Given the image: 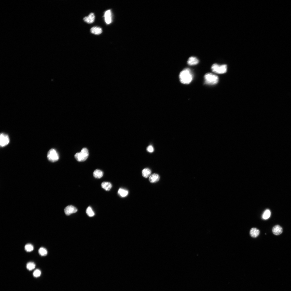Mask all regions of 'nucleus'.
I'll use <instances>...</instances> for the list:
<instances>
[{
	"label": "nucleus",
	"instance_id": "nucleus-21",
	"mask_svg": "<svg viewBox=\"0 0 291 291\" xmlns=\"http://www.w3.org/2000/svg\"><path fill=\"white\" fill-rule=\"evenodd\" d=\"M36 265L33 262H30L27 263L26 265V267L27 269L29 271H31L34 270L35 268Z\"/></svg>",
	"mask_w": 291,
	"mask_h": 291
},
{
	"label": "nucleus",
	"instance_id": "nucleus-17",
	"mask_svg": "<svg viewBox=\"0 0 291 291\" xmlns=\"http://www.w3.org/2000/svg\"><path fill=\"white\" fill-rule=\"evenodd\" d=\"M151 170L148 168H145L142 171V176L146 178L149 177L151 175Z\"/></svg>",
	"mask_w": 291,
	"mask_h": 291
},
{
	"label": "nucleus",
	"instance_id": "nucleus-19",
	"mask_svg": "<svg viewBox=\"0 0 291 291\" xmlns=\"http://www.w3.org/2000/svg\"><path fill=\"white\" fill-rule=\"evenodd\" d=\"M271 213L270 211L268 209H266L264 212L262 218L265 220L268 219L271 216Z\"/></svg>",
	"mask_w": 291,
	"mask_h": 291
},
{
	"label": "nucleus",
	"instance_id": "nucleus-8",
	"mask_svg": "<svg viewBox=\"0 0 291 291\" xmlns=\"http://www.w3.org/2000/svg\"><path fill=\"white\" fill-rule=\"evenodd\" d=\"M104 17L106 24H110L112 21V13L110 10H108L105 12Z\"/></svg>",
	"mask_w": 291,
	"mask_h": 291
},
{
	"label": "nucleus",
	"instance_id": "nucleus-7",
	"mask_svg": "<svg viewBox=\"0 0 291 291\" xmlns=\"http://www.w3.org/2000/svg\"><path fill=\"white\" fill-rule=\"evenodd\" d=\"M77 211V209L75 207L72 206H67L64 210L65 214L67 216L69 215L73 214V213H76Z\"/></svg>",
	"mask_w": 291,
	"mask_h": 291
},
{
	"label": "nucleus",
	"instance_id": "nucleus-15",
	"mask_svg": "<svg viewBox=\"0 0 291 291\" xmlns=\"http://www.w3.org/2000/svg\"><path fill=\"white\" fill-rule=\"evenodd\" d=\"M118 192L119 196L122 198L127 196L129 193V192L128 190L122 188L119 189Z\"/></svg>",
	"mask_w": 291,
	"mask_h": 291
},
{
	"label": "nucleus",
	"instance_id": "nucleus-5",
	"mask_svg": "<svg viewBox=\"0 0 291 291\" xmlns=\"http://www.w3.org/2000/svg\"><path fill=\"white\" fill-rule=\"evenodd\" d=\"M47 156L48 160L53 162L57 161L59 159V154L54 149H52L48 151Z\"/></svg>",
	"mask_w": 291,
	"mask_h": 291
},
{
	"label": "nucleus",
	"instance_id": "nucleus-3",
	"mask_svg": "<svg viewBox=\"0 0 291 291\" xmlns=\"http://www.w3.org/2000/svg\"><path fill=\"white\" fill-rule=\"evenodd\" d=\"M89 156L88 150L86 148H84L80 152L77 153L74 157L79 162L84 161L86 160Z\"/></svg>",
	"mask_w": 291,
	"mask_h": 291
},
{
	"label": "nucleus",
	"instance_id": "nucleus-23",
	"mask_svg": "<svg viewBox=\"0 0 291 291\" xmlns=\"http://www.w3.org/2000/svg\"><path fill=\"white\" fill-rule=\"evenodd\" d=\"M25 250L28 252H30L32 251L34 249V247L31 244H27L25 246Z\"/></svg>",
	"mask_w": 291,
	"mask_h": 291
},
{
	"label": "nucleus",
	"instance_id": "nucleus-20",
	"mask_svg": "<svg viewBox=\"0 0 291 291\" xmlns=\"http://www.w3.org/2000/svg\"><path fill=\"white\" fill-rule=\"evenodd\" d=\"M39 254L41 256H46L47 254V250L43 247H41L38 250Z\"/></svg>",
	"mask_w": 291,
	"mask_h": 291
},
{
	"label": "nucleus",
	"instance_id": "nucleus-13",
	"mask_svg": "<svg viewBox=\"0 0 291 291\" xmlns=\"http://www.w3.org/2000/svg\"><path fill=\"white\" fill-rule=\"evenodd\" d=\"M199 63V60L197 58L195 57H190L187 61V63L191 66L195 65Z\"/></svg>",
	"mask_w": 291,
	"mask_h": 291
},
{
	"label": "nucleus",
	"instance_id": "nucleus-2",
	"mask_svg": "<svg viewBox=\"0 0 291 291\" xmlns=\"http://www.w3.org/2000/svg\"><path fill=\"white\" fill-rule=\"evenodd\" d=\"M205 83L209 85H213L218 83L219 80L218 77L212 73H207L204 76Z\"/></svg>",
	"mask_w": 291,
	"mask_h": 291
},
{
	"label": "nucleus",
	"instance_id": "nucleus-24",
	"mask_svg": "<svg viewBox=\"0 0 291 291\" xmlns=\"http://www.w3.org/2000/svg\"><path fill=\"white\" fill-rule=\"evenodd\" d=\"M41 274V271L39 269L35 270L34 272L33 275L34 277L36 278L40 277Z\"/></svg>",
	"mask_w": 291,
	"mask_h": 291
},
{
	"label": "nucleus",
	"instance_id": "nucleus-10",
	"mask_svg": "<svg viewBox=\"0 0 291 291\" xmlns=\"http://www.w3.org/2000/svg\"><path fill=\"white\" fill-rule=\"evenodd\" d=\"M283 229L280 226L277 225L273 228L272 232L273 234L276 235H279L282 234Z\"/></svg>",
	"mask_w": 291,
	"mask_h": 291
},
{
	"label": "nucleus",
	"instance_id": "nucleus-9",
	"mask_svg": "<svg viewBox=\"0 0 291 291\" xmlns=\"http://www.w3.org/2000/svg\"><path fill=\"white\" fill-rule=\"evenodd\" d=\"M95 19V16L93 13H91L88 17H85L83 18L84 21L89 24L93 23L94 22Z\"/></svg>",
	"mask_w": 291,
	"mask_h": 291
},
{
	"label": "nucleus",
	"instance_id": "nucleus-4",
	"mask_svg": "<svg viewBox=\"0 0 291 291\" xmlns=\"http://www.w3.org/2000/svg\"><path fill=\"white\" fill-rule=\"evenodd\" d=\"M212 71L216 73L219 74H224L227 71V66L225 64L221 65L217 64H213L211 67Z\"/></svg>",
	"mask_w": 291,
	"mask_h": 291
},
{
	"label": "nucleus",
	"instance_id": "nucleus-14",
	"mask_svg": "<svg viewBox=\"0 0 291 291\" xmlns=\"http://www.w3.org/2000/svg\"><path fill=\"white\" fill-rule=\"evenodd\" d=\"M260 233L259 230L256 228H252L250 231V235L254 238H256L258 236Z\"/></svg>",
	"mask_w": 291,
	"mask_h": 291
},
{
	"label": "nucleus",
	"instance_id": "nucleus-22",
	"mask_svg": "<svg viewBox=\"0 0 291 291\" xmlns=\"http://www.w3.org/2000/svg\"><path fill=\"white\" fill-rule=\"evenodd\" d=\"M86 213L87 215L89 217H92L95 215L94 212L90 207L87 208L86 210Z\"/></svg>",
	"mask_w": 291,
	"mask_h": 291
},
{
	"label": "nucleus",
	"instance_id": "nucleus-16",
	"mask_svg": "<svg viewBox=\"0 0 291 291\" xmlns=\"http://www.w3.org/2000/svg\"><path fill=\"white\" fill-rule=\"evenodd\" d=\"M102 188L106 191H110L112 187L111 184L109 182H104L101 184Z\"/></svg>",
	"mask_w": 291,
	"mask_h": 291
},
{
	"label": "nucleus",
	"instance_id": "nucleus-18",
	"mask_svg": "<svg viewBox=\"0 0 291 291\" xmlns=\"http://www.w3.org/2000/svg\"><path fill=\"white\" fill-rule=\"evenodd\" d=\"M94 176L96 179L101 178L103 176V172L101 170L96 169L93 173Z\"/></svg>",
	"mask_w": 291,
	"mask_h": 291
},
{
	"label": "nucleus",
	"instance_id": "nucleus-12",
	"mask_svg": "<svg viewBox=\"0 0 291 291\" xmlns=\"http://www.w3.org/2000/svg\"><path fill=\"white\" fill-rule=\"evenodd\" d=\"M90 31L91 33L96 35H99L102 32L101 28L98 26H94L91 28Z\"/></svg>",
	"mask_w": 291,
	"mask_h": 291
},
{
	"label": "nucleus",
	"instance_id": "nucleus-6",
	"mask_svg": "<svg viewBox=\"0 0 291 291\" xmlns=\"http://www.w3.org/2000/svg\"><path fill=\"white\" fill-rule=\"evenodd\" d=\"M8 136L7 134L2 133L0 135V145L2 147L6 146L9 142Z\"/></svg>",
	"mask_w": 291,
	"mask_h": 291
},
{
	"label": "nucleus",
	"instance_id": "nucleus-25",
	"mask_svg": "<svg viewBox=\"0 0 291 291\" xmlns=\"http://www.w3.org/2000/svg\"><path fill=\"white\" fill-rule=\"evenodd\" d=\"M147 151L150 153H153L154 151V149L152 145H149L147 148Z\"/></svg>",
	"mask_w": 291,
	"mask_h": 291
},
{
	"label": "nucleus",
	"instance_id": "nucleus-11",
	"mask_svg": "<svg viewBox=\"0 0 291 291\" xmlns=\"http://www.w3.org/2000/svg\"><path fill=\"white\" fill-rule=\"evenodd\" d=\"M160 179V177L158 174L154 173L151 175L149 177V180L151 183H154L158 182Z\"/></svg>",
	"mask_w": 291,
	"mask_h": 291
},
{
	"label": "nucleus",
	"instance_id": "nucleus-1",
	"mask_svg": "<svg viewBox=\"0 0 291 291\" xmlns=\"http://www.w3.org/2000/svg\"><path fill=\"white\" fill-rule=\"evenodd\" d=\"M193 78V74L191 70L188 68L184 69L180 73V80L183 84H189L192 82Z\"/></svg>",
	"mask_w": 291,
	"mask_h": 291
}]
</instances>
